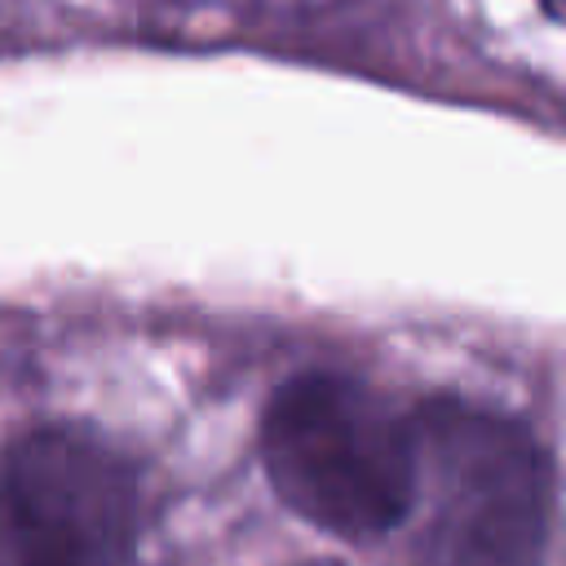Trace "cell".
Wrapping results in <instances>:
<instances>
[{"label":"cell","mask_w":566,"mask_h":566,"mask_svg":"<svg viewBox=\"0 0 566 566\" xmlns=\"http://www.w3.org/2000/svg\"><path fill=\"white\" fill-rule=\"evenodd\" d=\"M261 464L305 522L340 539L385 535L416 509V407L345 371H301L261 411Z\"/></svg>","instance_id":"1"},{"label":"cell","mask_w":566,"mask_h":566,"mask_svg":"<svg viewBox=\"0 0 566 566\" xmlns=\"http://www.w3.org/2000/svg\"><path fill=\"white\" fill-rule=\"evenodd\" d=\"M424 517L411 566H544L553 482L535 433L464 398L416 407Z\"/></svg>","instance_id":"2"},{"label":"cell","mask_w":566,"mask_h":566,"mask_svg":"<svg viewBox=\"0 0 566 566\" xmlns=\"http://www.w3.org/2000/svg\"><path fill=\"white\" fill-rule=\"evenodd\" d=\"M137 473L93 429L40 424L0 455V566H128Z\"/></svg>","instance_id":"3"},{"label":"cell","mask_w":566,"mask_h":566,"mask_svg":"<svg viewBox=\"0 0 566 566\" xmlns=\"http://www.w3.org/2000/svg\"><path fill=\"white\" fill-rule=\"evenodd\" d=\"M310 566H336V562H310Z\"/></svg>","instance_id":"4"}]
</instances>
